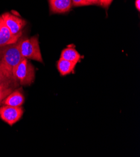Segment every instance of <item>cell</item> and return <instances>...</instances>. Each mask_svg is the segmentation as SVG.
<instances>
[{"mask_svg": "<svg viewBox=\"0 0 140 157\" xmlns=\"http://www.w3.org/2000/svg\"><path fill=\"white\" fill-rule=\"evenodd\" d=\"M19 43L18 40L17 43L0 48V63L17 85L18 83L14 78V70L24 58L20 51Z\"/></svg>", "mask_w": 140, "mask_h": 157, "instance_id": "6da1fadb", "label": "cell"}, {"mask_svg": "<svg viewBox=\"0 0 140 157\" xmlns=\"http://www.w3.org/2000/svg\"><path fill=\"white\" fill-rule=\"evenodd\" d=\"M19 48L22 56L28 59H33L38 62H43V58L40 48L38 38L34 36L30 38H20Z\"/></svg>", "mask_w": 140, "mask_h": 157, "instance_id": "7a4b0ae2", "label": "cell"}, {"mask_svg": "<svg viewBox=\"0 0 140 157\" xmlns=\"http://www.w3.org/2000/svg\"><path fill=\"white\" fill-rule=\"evenodd\" d=\"M35 78V70L28 59L23 58L14 70V78L22 86L32 85Z\"/></svg>", "mask_w": 140, "mask_h": 157, "instance_id": "3957f363", "label": "cell"}, {"mask_svg": "<svg viewBox=\"0 0 140 157\" xmlns=\"http://www.w3.org/2000/svg\"><path fill=\"white\" fill-rule=\"evenodd\" d=\"M23 114V109L22 106L15 107L4 105L0 107V118L10 126L18 122Z\"/></svg>", "mask_w": 140, "mask_h": 157, "instance_id": "277c9868", "label": "cell"}, {"mask_svg": "<svg viewBox=\"0 0 140 157\" xmlns=\"http://www.w3.org/2000/svg\"><path fill=\"white\" fill-rule=\"evenodd\" d=\"M3 25H5L13 35H18L22 33V31L25 26L26 22L10 13H5L1 16Z\"/></svg>", "mask_w": 140, "mask_h": 157, "instance_id": "5b68a950", "label": "cell"}, {"mask_svg": "<svg viewBox=\"0 0 140 157\" xmlns=\"http://www.w3.org/2000/svg\"><path fill=\"white\" fill-rule=\"evenodd\" d=\"M22 33L18 35H13L8 28L3 25L0 30V48L6 45L17 43L22 37Z\"/></svg>", "mask_w": 140, "mask_h": 157, "instance_id": "8992f818", "label": "cell"}, {"mask_svg": "<svg viewBox=\"0 0 140 157\" xmlns=\"http://www.w3.org/2000/svg\"><path fill=\"white\" fill-rule=\"evenodd\" d=\"M50 11L53 13H64L72 8L71 0H49Z\"/></svg>", "mask_w": 140, "mask_h": 157, "instance_id": "52a82bcc", "label": "cell"}, {"mask_svg": "<svg viewBox=\"0 0 140 157\" xmlns=\"http://www.w3.org/2000/svg\"><path fill=\"white\" fill-rule=\"evenodd\" d=\"M25 102V97L18 90L12 91L2 102L4 105H9L15 107L22 106Z\"/></svg>", "mask_w": 140, "mask_h": 157, "instance_id": "ba28073f", "label": "cell"}, {"mask_svg": "<svg viewBox=\"0 0 140 157\" xmlns=\"http://www.w3.org/2000/svg\"><path fill=\"white\" fill-rule=\"evenodd\" d=\"M76 65L75 63L60 58L57 62V67L60 75L66 76L74 72Z\"/></svg>", "mask_w": 140, "mask_h": 157, "instance_id": "9c48e42d", "label": "cell"}, {"mask_svg": "<svg viewBox=\"0 0 140 157\" xmlns=\"http://www.w3.org/2000/svg\"><path fill=\"white\" fill-rule=\"evenodd\" d=\"M60 58L70 61L77 64L80 61L81 56L75 49L72 47H68L62 52Z\"/></svg>", "mask_w": 140, "mask_h": 157, "instance_id": "30bf717a", "label": "cell"}, {"mask_svg": "<svg viewBox=\"0 0 140 157\" xmlns=\"http://www.w3.org/2000/svg\"><path fill=\"white\" fill-rule=\"evenodd\" d=\"M0 85H8L14 87L17 86L8 73L6 71L1 63H0Z\"/></svg>", "mask_w": 140, "mask_h": 157, "instance_id": "8fae6325", "label": "cell"}, {"mask_svg": "<svg viewBox=\"0 0 140 157\" xmlns=\"http://www.w3.org/2000/svg\"><path fill=\"white\" fill-rule=\"evenodd\" d=\"M13 91L12 86L0 89V103H1Z\"/></svg>", "mask_w": 140, "mask_h": 157, "instance_id": "7c38bea8", "label": "cell"}, {"mask_svg": "<svg viewBox=\"0 0 140 157\" xmlns=\"http://www.w3.org/2000/svg\"><path fill=\"white\" fill-rule=\"evenodd\" d=\"M113 0H99V5L104 8H107L110 6Z\"/></svg>", "mask_w": 140, "mask_h": 157, "instance_id": "4fadbf2b", "label": "cell"}, {"mask_svg": "<svg viewBox=\"0 0 140 157\" xmlns=\"http://www.w3.org/2000/svg\"><path fill=\"white\" fill-rule=\"evenodd\" d=\"M99 5V0H84L83 6Z\"/></svg>", "mask_w": 140, "mask_h": 157, "instance_id": "5bb4252c", "label": "cell"}, {"mask_svg": "<svg viewBox=\"0 0 140 157\" xmlns=\"http://www.w3.org/2000/svg\"><path fill=\"white\" fill-rule=\"evenodd\" d=\"M71 1L74 6H83L84 0H71Z\"/></svg>", "mask_w": 140, "mask_h": 157, "instance_id": "9a60e30c", "label": "cell"}, {"mask_svg": "<svg viewBox=\"0 0 140 157\" xmlns=\"http://www.w3.org/2000/svg\"><path fill=\"white\" fill-rule=\"evenodd\" d=\"M135 6L138 11H140V0H136Z\"/></svg>", "mask_w": 140, "mask_h": 157, "instance_id": "2e32d148", "label": "cell"}, {"mask_svg": "<svg viewBox=\"0 0 140 157\" xmlns=\"http://www.w3.org/2000/svg\"><path fill=\"white\" fill-rule=\"evenodd\" d=\"M10 86L14 87V86H13L8 85H0V89H2V88H7V87H10Z\"/></svg>", "mask_w": 140, "mask_h": 157, "instance_id": "e0dca14e", "label": "cell"}, {"mask_svg": "<svg viewBox=\"0 0 140 157\" xmlns=\"http://www.w3.org/2000/svg\"><path fill=\"white\" fill-rule=\"evenodd\" d=\"M2 25H3V21H2L1 16H0V30H1V28H2Z\"/></svg>", "mask_w": 140, "mask_h": 157, "instance_id": "ac0fdd59", "label": "cell"}]
</instances>
